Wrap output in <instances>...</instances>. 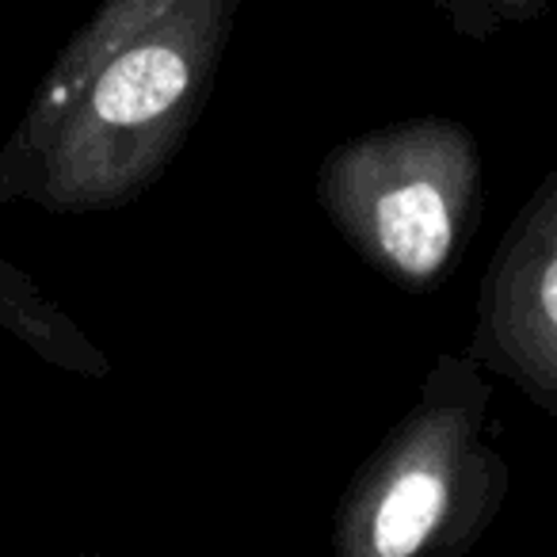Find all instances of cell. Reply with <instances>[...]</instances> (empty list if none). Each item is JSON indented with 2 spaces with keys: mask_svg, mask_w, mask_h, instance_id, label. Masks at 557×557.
I'll return each instance as SVG.
<instances>
[{
  "mask_svg": "<svg viewBox=\"0 0 557 557\" xmlns=\"http://www.w3.org/2000/svg\"><path fill=\"white\" fill-rule=\"evenodd\" d=\"M240 0H184L103 58L32 146L0 153V202L88 214L138 199L199 123Z\"/></svg>",
  "mask_w": 557,
  "mask_h": 557,
  "instance_id": "cell-1",
  "label": "cell"
},
{
  "mask_svg": "<svg viewBox=\"0 0 557 557\" xmlns=\"http://www.w3.org/2000/svg\"><path fill=\"white\" fill-rule=\"evenodd\" d=\"M0 329L58 371L85 374V379H103L111 371L100 344L88 341L77 321L4 256H0Z\"/></svg>",
  "mask_w": 557,
  "mask_h": 557,
  "instance_id": "cell-6",
  "label": "cell"
},
{
  "mask_svg": "<svg viewBox=\"0 0 557 557\" xmlns=\"http://www.w3.org/2000/svg\"><path fill=\"white\" fill-rule=\"evenodd\" d=\"M470 356L557 424V164L488 260Z\"/></svg>",
  "mask_w": 557,
  "mask_h": 557,
  "instance_id": "cell-4",
  "label": "cell"
},
{
  "mask_svg": "<svg viewBox=\"0 0 557 557\" xmlns=\"http://www.w3.org/2000/svg\"><path fill=\"white\" fill-rule=\"evenodd\" d=\"M488 412V371L470 351H443L412 409L351 478L333 519L336 554L424 557L478 546L508 496Z\"/></svg>",
  "mask_w": 557,
  "mask_h": 557,
  "instance_id": "cell-2",
  "label": "cell"
},
{
  "mask_svg": "<svg viewBox=\"0 0 557 557\" xmlns=\"http://www.w3.org/2000/svg\"><path fill=\"white\" fill-rule=\"evenodd\" d=\"M313 187L359 260L394 287L424 295L473 233L481 153L466 123L405 119L329 149Z\"/></svg>",
  "mask_w": 557,
  "mask_h": 557,
  "instance_id": "cell-3",
  "label": "cell"
},
{
  "mask_svg": "<svg viewBox=\"0 0 557 557\" xmlns=\"http://www.w3.org/2000/svg\"><path fill=\"white\" fill-rule=\"evenodd\" d=\"M180 4H184V0H100L96 12L88 16V24L58 50L47 77L35 85L16 134H12L9 146L0 149V153L12 157V153H20V149L32 146V141L54 123L58 111L70 103V96L100 70L103 58L115 54L119 47H126L134 35L161 24V20L169 16V12H176Z\"/></svg>",
  "mask_w": 557,
  "mask_h": 557,
  "instance_id": "cell-5",
  "label": "cell"
},
{
  "mask_svg": "<svg viewBox=\"0 0 557 557\" xmlns=\"http://www.w3.org/2000/svg\"><path fill=\"white\" fill-rule=\"evenodd\" d=\"M435 4L450 16L455 32L485 39L504 24H531L546 16L554 0H435Z\"/></svg>",
  "mask_w": 557,
  "mask_h": 557,
  "instance_id": "cell-7",
  "label": "cell"
}]
</instances>
